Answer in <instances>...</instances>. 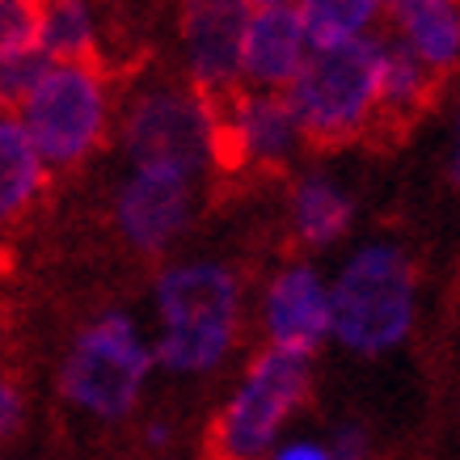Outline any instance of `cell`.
I'll use <instances>...</instances> for the list:
<instances>
[{
	"instance_id": "6da1fadb",
	"label": "cell",
	"mask_w": 460,
	"mask_h": 460,
	"mask_svg": "<svg viewBox=\"0 0 460 460\" xmlns=\"http://www.w3.org/2000/svg\"><path fill=\"white\" fill-rule=\"evenodd\" d=\"M153 359L178 376H203L228 359L241 330V279L224 262H178L156 275Z\"/></svg>"
},
{
	"instance_id": "7a4b0ae2",
	"label": "cell",
	"mask_w": 460,
	"mask_h": 460,
	"mask_svg": "<svg viewBox=\"0 0 460 460\" xmlns=\"http://www.w3.org/2000/svg\"><path fill=\"white\" fill-rule=\"evenodd\" d=\"M419 275L402 245L367 241L330 283V338L355 355H385L414 330Z\"/></svg>"
},
{
	"instance_id": "3957f363",
	"label": "cell",
	"mask_w": 460,
	"mask_h": 460,
	"mask_svg": "<svg viewBox=\"0 0 460 460\" xmlns=\"http://www.w3.org/2000/svg\"><path fill=\"white\" fill-rule=\"evenodd\" d=\"M376 56L380 39H350L334 47H313L305 68L288 84V106L296 114L300 140L308 148H347L376 123Z\"/></svg>"
},
{
	"instance_id": "277c9868",
	"label": "cell",
	"mask_w": 460,
	"mask_h": 460,
	"mask_svg": "<svg viewBox=\"0 0 460 460\" xmlns=\"http://www.w3.org/2000/svg\"><path fill=\"white\" fill-rule=\"evenodd\" d=\"M47 169H76L111 127V84L102 64H51L13 111Z\"/></svg>"
},
{
	"instance_id": "5b68a950",
	"label": "cell",
	"mask_w": 460,
	"mask_h": 460,
	"mask_svg": "<svg viewBox=\"0 0 460 460\" xmlns=\"http://www.w3.org/2000/svg\"><path fill=\"white\" fill-rule=\"evenodd\" d=\"M153 347L127 313H102L89 321L59 367V393L76 410L102 422L127 419L153 372Z\"/></svg>"
},
{
	"instance_id": "8992f818",
	"label": "cell",
	"mask_w": 460,
	"mask_h": 460,
	"mask_svg": "<svg viewBox=\"0 0 460 460\" xmlns=\"http://www.w3.org/2000/svg\"><path fill=\"white\" fill-rule=\"evenodd\" d=\"M313 389V359L292 350L266 347L245 367L233 402L220 410L211 427V456L216 460H258L279 439L283 422L305 405Z\"/></svg>"
},
{
	"instance_id": "52a82bcc",
	"label": "cell",
	"mask_w": 460,
	"mask_h": 460,
	"mask_svg": "<svg viewBox=\"0 0 460 460\" xmlns=\"http://www.w3.org/2000/svg\"><path fill=\"white\" fill-rule=\"evenodd\" d=\"M131 169H173L203 181L216 169V123L208 102L181 84L144 89L123 114Z\"/></svg>"
},
{
	"instance_id": "ba28073f",
	"label": "cell",
	"mask_w": 460,
	"mask_h": 460,
	"mask_svg": "<svg viewBox=\"0 0 460 460\" xmlns=\"http://www.w3.org/2000/svg\"><path fill=\"white\" fill-rule=\"evenodd\" d=\"M181 51L190 89L203 102L233 98L241 89V34L250 22L245 0H178Z\"/></svg>"
},
{
	"instance_id": "9c48e42d",
	"label": "cell",
	"mask_w": 460,
	"mask_h": 460,
	"mask_svg": "<svg viewBox=\"0 0 460 460\" xmlns=\"http://www.w3.org/2000/svg\"><path fill=\"white\" fill-rule=\"evenodd\" d=\"M199 181L173 169H131L114 199V224L136 253H165L190 228Z\"/></svg>"
},
{
	"instance_id": "30bf717a",
	"label": "cell",
	"mask_w": 460,
	"mask_h": 460,
	"mask_svg": "<svg viewBox=\"0 0 460 460\" xmlns=\"http://www.w3.org/2000/svg\"><path fill=\"white\" fill-rule=\"evenodd\" d=\"M262 330L275 350L308 355L330 338V283L313 262L283 266L262 292Z\"/></svg>"
},
{
	"instance_id": "8fae6325",
	"label": "cell",
	"mask_w": 460,
	"mask_h": 460,
	"mask_svg": "<svg viewBox=\"0 0 460 460\" xmlns=\"http://www.w3.org/2000/svg\"><path fill=\"white\" fill-rule=\"evenodd\" d=\"M308 51V30L296 13V4L283 9H250L245 34H241V89L253 93H288V84L300 76Z\"/></svg>"
},
{
	"instance_id": "7c38bea8",
	"label": "cell",
	"mask_w": 460,
	"mask_h": 460,
	"mask_svg": "<svg viewBox=\"0 0 460 460\" xmlns=\"http://www.w3.org/2000/svg\"><path fill=\"white\" fill-rule=\"evenodd\" d=\"M439 72H431L402 39H380L376 56V123L405 131L435 102Z\"/></svg>"
},
{
	"instance_id": "4fadbf2b",
	"label": "cell",
	"mask_w": 460,
	"mask_h": 460,
	"mask_svg": "<svg viewBox=\"0 0 460 460\" xmlns=\"http://www.w3.org/2000/svg\"><path fill=\"white\" fill-rule=\"evenodd\" d=\"M397 39L431 72L444 76L460 64V0H385Z\"/></svg>"
},
{
	"instance_id": "5bb4252c",
	"label": "cell",
	"mask_w": 460,
	"mask_h": 460,
	"mask_svg": "<svg viewBox=\"0 0 460 460\" xmlns=\"http://www.w3.org/2000/svg\"><path fill=\"white\" fill-rule=\"evenodd\" d=\"M350 195L325 173H308L292 186L288 199V224H292V237L305 250H330L334 241L347 237L350 228Z\"/></svg>"
},
{
	"instance_id": "9a60e30c",
	"label": "cell",
	"mask_w": 460,
	"mask_h": 460,
	"mask_svg": "<svg viewBox=\"0 0 460 460\" xmlns=\"http://www.w3.org/2000/svg\"><path fill=\"white\" fill-rule=\"evenodd\" d=\"M47 186V165L13 114H0V233L13 228Z\"/></svg>"
},
{
	"instance_id": "2e32d148",
	"label": "cell",
	"mask_w": 460,
	"mask_h": 460,
	"mask_svg": "<svg viewBox=\"0 0 460 460\" xmlns=\"http://www.w3.org/2000/svg\"><path fill=\"white\" fill-rule=\"evenodd\" d=\"M39 51L51 64H98V22L89 0H42Z\"/></svg>"
},
{
	"instance_id": "e0dca14e",
	"label": "cell",
	"mask_w": 460,
	"mask_h": 460,
	"mask_svg": "<svg viewBox=\"0 0 460 460\" xmlns=\"http://www.w3.org/2000/svg\"><path fill=\"white\" fill-rule=\"evenodd\" d=\"M385 0H296V13L308 30L313 47L367 39V26L380 17Z\"/></svg>"
},
{
	"instance_id": "ac0fdd59",
	"label": "cell",
	"mask_w": 460,
	"mask_h": 460,
	"mask_svg": "<svg viewBox=\"0 0 460 460\" xmlns=\"http://www.w3.org/2000/svg\"><path fill=\"white\" fill-rule=\"evenodd\" d=\"M42 26V0H0V64L39 51Z\"/></svg>"
},
{
	"instance_id": "d6986e66",
	"label": "cell",
	"mask_w": 460,
	"mask_h": 460,
	"mask_svg": "<svg viewBox=\"0 0 460 460\" xmlns=\"http://www.w3.org/2000/svg\"><path fill=\"white\" fill-rule=\"evenodd\" d=\"M26 422V397L9 376H0V444H9Z\"/></svg>"
},
{
	"instance_id": "ffe728a7",
	"label": "cell",
	"mask_w": 460,
	"mask_h": 460,
	"mask_svg": "<svg viewBox=\"0 0 460 460\" xmlns=\"http://www.w3.org/2000/svg\"><path fill=\"white\" fill-rule=\"evenodd\" d=\"M330 460H372V447H367V435H363V427H342V431L334 435V452H330Z\"/></svg>"
},
{
	"instance_id": "44dd1931",
	"label": "cell",
	"mask_w": 460,
	"mask_h": 460,
	"mask_svg": "<svg viewBox=\"0 0 460 460\" xmlns=\"http://www.w3.org/2000/svg\"><path fill=\"white\" fill-rule=\"evenodd\" d=\"M275 460H330V452L321 444H288Z\"/></svg>"
},
{
	"instance_id": "7402d4cb",
	"label": "cell",
	"mask_w": 460,
	"mask_h": 460,
	"mask_svg": "<svg viewBox=\"0 0 460 460\" xmlns=\"http://www.w3.org/2000/svg\"><path fill=\"white\" fill-rule=\"evenodd\" d=\"M452 178L460 186V114H456V136H452Z\"/></svg>"
},
{
	"instance_id": "603a6c76",
	"label": "cell",
	"mask_w": 460,
	"mask_h": 460,
	"mask_svg": "<svg viewBox=\"0 0 460 460\" xmlns=\"http://www.w3.org/2000/svg\"><path fill=\"white\" fill-rule=\"evenodd\" d=\"M250 9H283V4H296V0H245Z\"/></svg>"
}]
</instances>
